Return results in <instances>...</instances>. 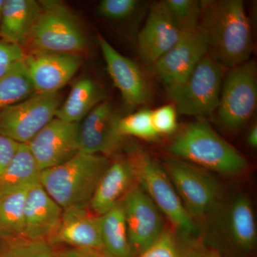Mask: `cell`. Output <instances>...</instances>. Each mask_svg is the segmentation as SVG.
I'll list each match as a JSON object with an SVG mask.
<instances>
[{
    "mask_svg": "<svg viewBox=\"0 0 257 257\" xmlns=\"http://www.w3.org/2000/svg\"><path fill=\"white\" fill-rule=\"evenodd\" d=\"M63 211L40 181L32 184L25 195L23 237L47 241L60 224Z\"/></svg>",
    "mask_w": 257,
    "mask_h": 257,
    "instance_id": "18",
    "label": "cell"
},
{
    "mask_svg": "<svg viewBox=\"0 0 257 257\" xmlns=\"http://www.w3.org/2000/svg\"><path fill=\"white\" fill-rule=\"evenodd\" d=\"M190 257H200V256H198V255L193 254V253H192V254H191Z\"/></svg>",
    "mask_w": 257,
    "mask_h": 257,
    "instance_id": "39",
    "label": "cell"
},
{
    "mask_svg": "<svg viewBox=\"0 0 257 257\" xmlns=\"http://www.w3.org/2000/svg\"><path fill=\"white\" fill-rule=\"evenodd\" d=\"M182 35L167 13L163 2L152 4L138 37L139 55L144 63L150 66L155 64L175 46Z\"/></svg>",
    "mask_w": 257,
    "mask_h": 257,
    "instance_id": "17",
    "label": "cell"
},
{
    "mask_svg": "<svg viewBox=\"0 0 257 257\" xmlns=\"http://www.w3.org/2000/svg\"><path fill=\"white\" fill-rule=\"evenodd\" d=\"M29 187L0 195V241L23 236L24 207Z\"/></svg>",
    "mask_w": 257,
    "mask_h": 257,
    "instance_id": "25",
    "label": "cell"
},
{
    "mask_svg": "<svg viewBox=\"0 0 257 257\" xmlns=\"http://www.w3.org/2000/svg\"><path fill=\"white\" fill-rule=\"evenodd\" d=\"M97 40L108 72L125 103L136 107L149 102L151 87L138 64L120 54L100 34L97 35Z\"/></svg>",
    "mask_w": 257,
    "mask_h": 257,
    "instance_id": "14",
    "label": "cell"
},
{
    "mask_svg": "<svg viewBox=\"0 0 257 257\" xmlns=\"http://www.w3.org/2000/svg\"><path fill=\"white\" fill-rule=\"evenodd\" d=\"M166 10L177 29L182 32L192 31L199 25L202 5L198 0H165Z\"/></svg>",
    "mask_w": 257,
    "mask_h": 257,
    "instance_id": "27",
    "label": "cell"
},
{
    "mask_svg": "<svg viewBox=\"0 0 257 257\" xmlns=\"http://www.w3.org/2000/svg\"><path fill=\"white\" fill-rule=\"evenodd\" d=\"M120 118L108 101L97 104L79 122V152L109 157L117 151L124 139L119 133Z\"/></svg>",
    "mask_w": 257,
    "mask_h": 257,
    "instance_id": "12",
    "label": "cell"
},
{
    "mask_svg": "<svg viewBox=\"0 0 257 257\" xmlns=\"http://www.w3.org/2000/svg\"><path fill=\"white\" fill-rule=\"evenodd\" d=\"M181 249L175 235L171 231H163L152 246L140 253L139 257H190Z\"/></svg>",
    "mask_w": 257,
    "mask_h": 257,
    "instance_id": "30",
    "label": "cell"
},
{
    "mask_svg": "<svg viewBox=\"0 0 257 257\" xmlns=\"http://www.w3.org/2000/svg\"><path fill=\"white\" fill-rule=\"evenodd\" d=\"M25 62L35 93L59 92L80 68V55L51 52H30Z\"/></svg>",
    "mask_w": 257,
    "mask_h": 257,
    "instance_id": "15",
    "label": "cell"
},
{
    "mask_svg": "<svg viewBox=\"0 0 257 257\" xmlns=\"http://www.w3.org/2000/svg\"><path fill=\"white\" fill-rule=\"evenodd\" d=\"M207 54V42L197 28L182 33L175 46L152 64V72L166 89L177 87L188 78Z\"/></svg>",
    "mask_w": 257,
    "mask_h": 257,
    "instance_id": "10",
    "label": "cell"
},
{
    "mask_svg": "<svg viewBox=\"0 0 257 257\" xmlns=\"http://www.w3.org/2000/svg\"><path fill=\"white\" fill-rule=\"evenodd\" d=\"M163 167L193 220L203 219L217 200L219 187L214 179L178 158L166 160Z\"/></svg>",
    "mask_w": 257,
    "mask_h": 257,
    "instance_id": "9",
    "label": "cell"
},
{
    "mask_svg": "<svg viewBox=\"0 0 257 257\" xmlns=\"http://www.w3.org/2000/svg\"><path fill=\"white\" fill-rule=\"evenodd\" d=\"M169 150L176 158L224 175H240L248 167L243 155L219 136L204 118L182 128Z\"/></svg>",
    "mask_w": 257,
    "mask_h": 257,
    "instance_id": "3",
    "label": "cell"
},
{
    "mask_svg": "<svg viewBox=\"0 0 257 257\" xmlns=\"http://www.w3.org/2000/svg\"><path fill=\"white\" fill-rule=\"evenodd\" d=\"M5 0H0V22H1L2 15H3V6H4Z\"/></svg>",
    "mask_w": 257,
    "mask_h": 257,
    "instance_id": "38",
    "label": "cell"
},
{
    "mask_svg": "<svg viewBox=\"0 0 257 257\" xmlns=\"http://www.w3.org/2000/svg\"><path fill=\"white\" fill-rule=\"evenodd\" d=\"M79 124L55 117L28 144L40 172L60 165L78 153Z\"/></svg>",
    "mask_w": 257,
    "mask_h": 257,
    "instance_id": "13",
    "label": "cell"
},
{
    "mask_svg": "<svg viewBox=\"0 0 257 257\" xmlns=\"http://www.w3.org/2000/svg\"><path fill=\"white\" fill-rule=\"evenodd\" d=\"M202 257H222L220 253L218 252L216 250H210L207 251Z\"/></svg>",
    "mask_w": 257,
    "mask_h": 257,
    "instance_id": "37",
    "label": "cell"
},
{
    "mask_svg": "<svg viewBox=\"0 0 257 257\" xmlns=\"http://www.w3.org/2000/svg\"><path fill=\"white\" fill-rule=\"evenodd\" d=\"M23 47L0 40V77L13 68L15 64L25 59Z\"/></svg>",
    "mask_w": 257,
    "mask_h": 257,
    "instance_id": "33",
    "label": "cell"
},
{
    "mask_svg": "<svg viewBox=\"0 0 257 257\" xmlns=\"http://www.w3.org/2000/svg\"><path fill=\"white\" fill-rule=\"evenodd\" d=\"M256 104V66L253 61H246L224 76L216 109L218 119L229 131L239 130L251 117Z\"/></svg>",
    "mask_w": 257,
    "mask_h": 257,
    "instance_id": "7",
    "label": "cell"
},
{
    "mask_svg": "<svg viewBox=\"0 0 257 257\" xmlns=\"http://www.w3.org/2000/svg\"><path fill=\"white\" fill-rule=\"evenodd\" d=\"M47 241L51 245L67 244L106 253L101 240L100 216L91 214L87 208L64 209L60 224Z\"/></svg>",
    "mask_w": 257,
    "mask_h": 257,
    "instance_id": "16",
    "label": "cell"
},
{
    "mask_svg": "<svg viewBox=\"0 0 257 257\" xmlns=\"http://www.w3.org/2000/svg\"><path fill=\"white\" fill-rule=\"evenodd\" d=\"M20 144L0 135V176L18 152Z\"/></svg>",
    "mask_w": 257,
    "mask_h": 257,
    "instance_id": "34",
    "label": "cell"
},
{
    "mask_svg": "<svg viewBox=\"0 0 257 257\" xmlns=\"http://www.w3.org/2000/svg\"><path fill=\"white\" fill-rule=\"evenodd\" d=\"M59 92L35 93L0 110V135L20 144H28L55 117L62 104Z\"/></svg>",
    "mask_w": 257,
    "mask_h": 257,
    "instance_id": "8",
    "label": "cell"
},
{
    "mask_svg": "<svg viewBox=\"0 0 257 257\" xmlns=\"http://www.w3.org/2000/svg\"><path fill=\"white\" fill-rule=\"evenodd\" d=\"M198 28L207 54L225 69L248 61L253 50L251 25L241 0H203Z\"/></svg>",
    "mask_w": 257,
    "mask_h": 257,
    "instance_id": "1",
    "label": "cell"
},
{
    "mask_svg": "<svg viewBox=\"0 0 257 257\" xmlns=\"http://www.w3.org/2000/svg\"><path fill=\"white\" fill-rule=\"evenodd\" d=\"M119 133L124 138L133 136L143 140H153L158 135L154 128L152 121V110L147 109L120 118Z\"/></svg>",
    "mask_w": 257,
    "mask_h": 257,
    "instance_id": "29",
    "label": "cell"
},
{
    "mask_svg": "<svg viewBox=\"0 0 257 257\" xmlns=\"http://www.w3.org/2000/svg\"><path fill=\"white\" fill-rule=\"evenodd\" d=\"M133 179V170L126 157L110 163L89 204L93 214L102 215L121 202V198L127 193Z\"/></svg>",
    "mask_w": 257,
    "mask_h": 257,
    "instance_id": "19",
    "label": "cell"
},
{
    "mask_svg": "<svg viewBox=\"0 0 257 257\" xmlns=\"http://www.w3.org/2000/svg\"><path fill=\"white\" fill-rule=\"evenodd\" d=\"M177 110L173 104H167L152 111V121L158 135H170L177 128Z\"/></svg>",
    "mask_w": 257,
    "mask_h": 257,
    "instance_id": "32",
    "label": "cell"
},
{
    "mask_svg": "<svg viewBox=\"0 0 257 257\" xmlns=\"http://www.w3.org/2000/svg\"><path fill=\"white\" fill-rule=\"evenodd\" d=\"M101 240L110 257H133L135 250L128 240L122 202L100 216Z\"/></svg>",
    "mask_w": 257,
    "mask_h": 257,
    "instance_id": "22",
    "label": "cell"
},
{
    "mask_svg": "<svg viewBox=\"0 0 257 257\" xmlns=\"http://www.w3.org/2000/svg\"><path fill=\"white\" fill-rule=\"evenodd\" d=\"M40 10L23 47L30 52H51L80 55L89 42L74 13L55 0L40 1ZM81 56V55H80Z\"/></svg>",
    "mask_w": 257,
    "mask_h": 257,
    "instance_id": "4",
    "label": "cell"
},
{
    "mask_svg": "<svg viewBox=\"0 0 257 257\" xmlns=\"http://www.w3.org/2000/svg\"><path fill=\"white\" fill-rule=\"evenodd\" d=\"M140 2L137 0H102L98 5V14L110 20H123L138 11Z\"/></svg>",
    "mask_w": 257,
    "mask_h": 257,
    "instance_id": "31",
    "label": "cell"
},
{
    "mask_svg": "<svg viewBox=\"0 0 257 257\" xmlns=\"http://www.w3.org/2000/svg\"><path fill=\"white\" fill-rule=\"evenodd\" d=\"M104 94L92 79L84 78L75 83L55 117L70 123H79L94 107L104 101Z\"/></svg>",
    "mask_w": 257,
    "mask_h": 257,
    "instance_id": "21",
    "label": "cell"
},
{
    "mask_svg": "<svg viewBox=\"0 0 257 257\" xmlns=\"http://www.w3.org/2000/svg\"><path fill=\"white\" fill-rule=\"evenodd\" d=\"M58 257H110L106 253L91 250L72 248L61 253Z\"/></svg>",
    "mask_w": 257,
    "mask_h": 257,
    "instance_id": "35",
    "label": "cell"
},
{
    "mask_svg": "<svg viewBox=\"0 0 257 257\" xmlns=\"http://www.w3.org/2000/svg\"><path fill=\"white\" fill-rule=\"evenodd\" d=\"M121 202L130 244L135 251L143 252L163 232L160 211L140 186L130 189Z\"/></svg>",
    "mask_w": 257,
    "mask_h": 257,
    "instance_id": "11",
    "label": "cell"
},
{
    "mask_svg": "<svg viewBox=\"0 0 257 257\" xmlns=\"http://www.w3.org/2000/svg\"><path fill=\"white\" fill-rule=\"evenodd\" d=\"M247 143L250 147L256 148L257 147V126L253 125L249 130L247 136Z\"/></svg>",
    "mask_w": 257,
    "mask_h": 257,
    "instance_id": "36",
    "label": "cell"
},
{
    "mask_svg": "<svg viewBox=\"0 0 257 257\" xmlns=\"http://www.w3.org/2000/svg\"><path fill=\"white\" fill-rule=\"evenodd\" d=\"M229 229L231 239L240 249L249 251L256 243L257 231L252 206L247 197L239 196L229 211Z\"/></svg>",
    "mask_w": 257,
    "mask_h": 257,
    "instance_id": "23",
    "label": "cell"
},
{
    "mask_svg": "<svg viewBox=\"0 0 257 257\" xmlns=\"http://www.w3.org/2000/svg\"><path fill=\"white\" fill-rule=\"evenodd\" d=\"M40 10V3L34 0H5L0 40L23 47Z\"/></svg>",
    "mask_w": 257,
    "mask_h": 257,
    "instance_id": "20",
    "label": "cell"
},
{
    "mask_svg": "<svg viewBox=\"0 0 257 257\" xmlns=\"http://www.w3.org/2000/svg\"><path fill=\"white\" fill-rule=\"evenodd\" d=\"M126 158L133 169L135 179L160 212L177 229L187 234L192 233L195 229L194 220L184 207L164 167L157 164L148 152L135 145L128 147Z\"/></svg>",
    "mask_w": 257,
    "mask_h": 257,
    "instance_id": "5",
    "label": "cell"
},
{
    "mask_svg": "<svg viewBox=\"0 0 257 257\" xmlns=\"http://www.w3.org/2000/svg\"><path fill=\"white\" fill-rule=\"evenodd\" d=\"M40 172L28 144H20L14 158L0 176V195L36 183Z\"/></svg>",
    "mask_w": 257,
    "mask_h": 257,
    "instance_id": "24",
    "label": "cell"
},
{
    "mask_svg": "<svg viewBox=\"0 0 257 257\" xmlns=\"http://www.w3.org/2000/svg\"><path fill=\"white\" fill-rule=\"evenodd\" d=\"M109 165V157L79 152L67 162L41 171L40 183L62 209L87 208Z\"/></svg>",
    "mask_w": 257,
    "mask_h": 257,
    "instance_id": "2",
    "label": "cell"
},
{
    "mask_svg": "<svg viewBox=\"0 0 257 257\" xmlns=\"http://www.w3.org/2000/svg\"><path fill=\"white\" fill-rule=\"evenodd\" d=\"M0 257H55L52 245L47 240L17 237L1 241Z\"/></svg>",
    "mask_w": 257,
    "mask_h": 257,
    "instance_id": "28",
    "label": "cell"
},
{
    "mask_svg": "<svg viewBox=\"0 0 257 257\" xmlns=\"http://www.w3.org/2000/svg\"><path fill=\"white\" fill-rule=\"evenodd\" d=\"M225 69L210 55L204 56L183 83L166 89L176 110L199 118L214 112L219 104Z\"/></svg>",
    "mask_w": 257,
    "mask_h": 257,
    "instance_id": "6",
    "label": "cell"
},
{
    "mask_svg": "<svg viewBox=\"0 0 257 257\" xmlns=\"http://www.w3.org/2000/svg\"><path fill=\"white\" fill-rule=\"evenodd\" d=\"M25 59L0 77V110L35 94Z\"/></svg>",
    "mask_w": 257,
    "mask_h": 257,
    "instance_id": "26",
    "label": "cell"
}]
</instances>
